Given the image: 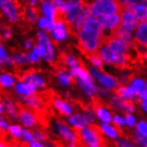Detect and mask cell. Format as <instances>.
I'll return each instance as SVG.
<instances>
[{"instance_id": "cell-1", "label": "cell", "mask_w": 147, "mask_h": 147, "mask_svg": "<svg viewBox=\"0 0 147 147\" xmlns=\"http://www.w3.org/2000/svg\"><path fill=\"white\" fill-rule=\"evenodd\" d=\"M77 39L79 42L77 48L88 59L91 55L99 52L101 47L103 46V34L97 35L84 29L79 32Z\"/></svg>"}, {"instance_id": "cell-2", "label": "cell", "mask_w": 147, "mask_h": 147, "mask_svg": "<svg viewBox=\"0 0 147 147\" xmlns=\"http://www.w3.org/2000/svg\"><path fill=\"white\" fill-rule=\"evenodd\" d=\"M0 9L6 15L10 22H17L18 18L24 20L26 7H22L18 0H0Z\"/></svg>"}, {"instance_id": "cell-3", "label": "cell", "mask_w": 147, "mask_h": 147, "mask_svg": "<svg viewBox=\"0 0 147 147\" xmlns=\"http://www.w3.org/2000/svg\"><path fill=\"white\" fill-rule=\"evenodd\" d=\"M93 17H101L109 13H119L122 12L121 6L117 0H94L91 4Z\"/></svg>"}, {"instance_id": "cell-4", "label": "cell", "mask_w": 147, "mask_h": 147, "mask_svg": "<svg viewBox=\"0 0 147 147\" xmlns=\"http://www.w3.org/2000/svg\"><path fill=\"white\" fill-rule=\"evenodd\" d=\"M80 139L83 141L85 146L97 147V146H108L111 142L105 137V135H99L89 127H82L80 130Z\"/></svg>"}, {"instance_id": "cell-5", "label": "cell", "mask_w": 147, "mask_h": 147, "mask_svg": "<svg viewBox=\"0 0 147 147\" xmlns=\"http://www.w3.org/2000/svg\"><path fill=\"white\" fill-rule=\"evenodd\" d=\"M16 106L19 109L20 119L24 127H32L38 123L35 108L30 107L28 105H23V103H21V102H16Z\"/></svg>"}, {"instance_id": "cell-6", "label": "cell", "mask_w": 147, "mask_h": 147, "mask_svg": "<svg viewBox=\"0 0 147 147\" xmlns=\"http://www.w3.org/2000/svg\"><path fill=\"white\" fill-rule=\"evenodd\" d=\"M103 45L116 53H126L129 49L128 43L118 38L103 35Z\"/></svg>"}, {"instance_id": "cell-7", "label": "cell", "mask_w": 147, "mask_h": 147, "mask_svg": "<svg viewBox=\"0 0 147 147\" xmlns=\"http://www.w3.org/2000/svg\"><path fill=\"white\" fill-rule=\"evenodd\" d=\"M82 29L88 30L89 32L97 34V35H102L105 29V26L101 21L96 18V17H92V18L86 20L85 22Z\"/></svg>"}, {"instance_id": "cell-8", "label": "cell", "mask_w": 147, "mask_h": 147, "mask_svg": "<svg viewBox=\"0 0 147 147\" xmlns=\"http://www.w3.org/2000/svg\"><path fill=\"white\" fill-rule=\"evenodd\" d=\"M120 16H121L122 25L131 31L139 25V20L136 18L132 11H122L120 13Z\"/></svg>"}, {"instance_id": "cell-9", "label": "cell", "mask_w": 147, "mask_h": 147, "mask_svg": "<svg viewBox=\"0 0 147 147\" xmlns=\"http://www.w3.org/2000/svg\"><path fill=\"white\" fill-rule=\"evenodd\" d=\"M101 22L105 24V27L113 30L122 23L121 16L119 13H109L101 16Z\"/></svg>"}, {"instance_id": "cell-10", "label": "cell", "mask_w": 147, "mask_h": 147, "mask_svg": "<svg viewBox=\"0 0 147 147\" xmlns=\"http://www.w3.org/2000/svg\"><path fill=\"white\" fill-rule=\"evenodd\" d=\"M111 36L128 42V41L131 40L132 35H131V30L127 29L125 26H123L121 23L116 29L111 30Z\"/></svg>"}, {"instance_id": "cell-11", "label": "cell", "mask_w": 147, "mask_h": 147, "mask_svg": "<svg viewBox=\"0 0 147 147\" xmlns=\"http://www.w3.org/2000/svg\"><path fill=\"white\" fill-rule=\"evenodd\" d=\"M135 39L147 48V23L141 22L138 25Z\"/></svg>"}, {"instance_id": "cell-12", "label": "cell", "mask_w": 147, "mask_h": 147, "mask_svg": "<svg viewBox=\"0 0 147 147\" xmlns=\"http://www.w3.org/2000/svg\"><path fill=\"white\" fill-rule=\"evenodd\" d=\"M15 91L20 94H31L36 93V86L27 82H21L15 86Z\"/></svg>"}, {"instance_id": "cell-13", "label": "cell", "mask_w": 147, "mask_h": 147, "mask_svg": "<svg viewBox=\"0 0 147 147\" xmlns=\"http://www.w3.org/2000/svg\"><path fill=\"white\" fill-rule=\"evenodd\" d=\"M97 78L99 79L100 82L105 86V88H109V89H114L117 86V81L114 78H112L107 74H105V72H100L97 76Z\"/></svg>"}, {"instance_id": "cell-14", "label": "cell", "mask_w": 147, "mask_h": 147, "mask_svg": "<svg viewBox=\"0 0 147 147\" xmlns=\"http://www.w3.org/2000/svg\"><path fill=\"white\" fill-rule=\"evenodd\" d=\"M3 105L5 108V111H6V113H7L8 117L11 118L13 120L18 119V112L16 111L14 105L13 103V102L10 98L5 97V99L3 101Z\"/></svg>"}, {"instance_id": "cell-15", "label": "cell", "mask_w": 147, "mask_h": 147, "mask_svg": "<svg viewBox=\"0 0 147 147\" xmlns=\"http://www.w3.org/2000/svg\"><path fill=\"white\" fill-rule=\"evenodd\" d=\"M39 14H40V10L38 7L30 6L29 9L26 11L23 21H26L30 23H35L38 21V19L39 18Z\"/></svg>"}, {"instance_id": "cell-16", "label": "cell", "mask_w": 147, "mask_h": 147, "mask_svg": "<svg viewBox=\"0 0 147 147\" xmlns=\"http://www.w3.org/2000/svg\"><path fill=\"white\" fill-rule=\"evenodd\" d=\"M54 105L56 108V110L60 112V114L63 115H70L71 113V107L67 105L66 101H62L60 100L59 97L55 98L54 101Z\"/></svg>"}, {"instance_id": "cell-17", "label": "cell", "mask_w": 147, "mask_h": 147, "mask_svg": "<svg viewBox=\"0 0 147 147\" xmlns=\"http://www.w3.org/2000/svg\"><path fill=\"white\" fill-rule=\"evenodd\" d=\"M133 13L136 16V18L141 22L147 21V6L144 5H138L133 8Z\"/></svg>"}, {"instance_id": "cell-18", "label": "cell", "mask_w": 147, "mask_h": 147, "mask_svg": "<svg viewBox=\"0 0 147 147\" xmlns=\"http://www.w3.org/2000/svg\"><path fill=\"white\" fill-rule=\"evenodd\" d=\"M69 121H70L71 124H73L75 127H83L84 126L88 124V120L86 119L85 114L81 115V114H76L73 116H71L69 118Z\"/></svg>"}, {"instance_id": "cell-19", "label": "cell", "mask_w": 147, "mask_h": 147, "mask_svg": "<svg viewBox=\"0 0 147 147\" xmlns=\"http://www.w3.org/2000/svg\"><path fill=\"white\" fill-rule=\"evenodd\" d=\"M78 82H79V84L80 85V86L83 88V90L86 94H88V96H90L92 97L93 96H94V94H96V86H94L93 82L83 80L80 79V78L79 80H78Z\"/></svg>"}, {"instance_id": "cell-20", "label": "cell", "mask_w": 147, "mask_h": 147, "mask_svg": "<svg viewBox=\"0 0 147 147\" xmlns=\"http://www.w3.org/2000/svg\"><path fill=\"white\" fill-rule=\"evenodd\" d=\"M54 37L56 40H63L66 38V32L63 23L62 22H55Z\"/></svg>"}, {"instance_id": "cell-21", "label": "cell", "mask_w": 147, "mask_h": 147, "mask_svg": "<svg viewBox=\"0 0 147 147\" xmlns=\"http://www.w3.org/2000/svg\"><path fill=\"white\" fill-rule=\"evenodd\" d=\"M13 63H14V66L15 65H21V64H28L31 62L30 55L27 54H24V53H22L19 55L13 56Z\"/></svg>"}, {"instance_id": "cell-22", "label": "cell", "mask_w": 147, "mask_h": 147, "mask_svg": "<svg viewBox=\"0 0 147 147\" xmlns=\"http://www.w3.org/2000/svg\"><path fill=\"white\" fill-rule=\"evenodd\" d=\"M43 12L47 16V18H49L50 20L54 21L55 19V10L52 5H50L48 2H46V3H43Z\"/></svg>"}, {"instance_id": "cell-23", "label": "cell", "mask_w": 147, "mask_h": 147, "mask_svg": "<svg viewBox=\"0 0 147 147\" xmlns=\"http://www.w3.org/2000/svg\"><path fill=\"white\" fill-rule=\"evenodd\" d=\"M132 88L135 90V92L136 94H140L141 92H143L144 90L147 89V85L144 81H143L142 80H136L133 82Z\"/></svg>"}, {"instance_id": "cell-24", "label": "cell", "mask_w": 147, "mask_h": 147, "mask_svg": "<svg viewBox=\"0 0 147 147\" xmlns=\"http://www.w3.org/2000/svg\"><path fill=\"white\" fill-rule=\"evenodd\" d=\"M8 132H9V135L12 137L19 138L22 136V127L20 126L14 125V126H10L9 127H8Z\"/></svg>"}, {"instance_id": "cell-25", "label": "cell", "mask_w": 147, "mask_h": 147, "mask_svg": "<svg viewBox=\"0 0 147 147\" xmlns=\"http://www.w3.org/2000/svg\"><path fill=\"white\" fill-rule=\"evenodd\" d=\"M102 129L103 133H105V135H107V136H109L110 137L115 138V137L118 136V133L115 130L114 127H110L108 125H102Z\"/></svg>"}, {"instance_id": "cell-26", "label": "cell", "mask_w": 147, "mask_h": 147, "mask_svg": "<svg viewBox=\"0 0 147 147\" xmlns=\"http://www.w3.org/2000/svg\"><path fill=\"white\" fill-rule=\"evenodd\" d=\"M38 39L39 44L44 45L45 47L50 43V40H49V38L47 36V34L45 31H42V30L38 32Z\"/></svg>"}, {"instance_id": "cell-27", "label": "cell", "mask_w": 147, "mask_h": 147, "mask_svg": "<svg viewBox=\"0 0 147 147\" xmlns=\"http://www.w3.org/2000/svg\"><path fill=\"white\" fill-rule=\"evenodd\" d=\"M33 52L37 55H38L39 57L45 56L47 55V47L42 44H37V45L34 46V51Z\"/></svg>"}, {"instance_id": "cell-28", "label": "cell", "mask_w": 147, "mask_h": 147, "mask_svg": "<svg viewBox=\"0 0 147 147\" xmlns=\"http://www.w3.org/2000/svg\"><path fill=\"white\" fill-rule=\"evenodd\" d=\"M58 78H59V81L63 86H67L69 83H70V76H68L65 74V72L63 71H60L57 73Z\"/></svg>"}, {"instance_id": "cell-29", "label": "cell", "mask_w": 147, "mask_h": 147, "mask_svg": "<svg viewBox=\"0 0 147 147\" xmlns=\"http://www.w3.org/2000/svg\"><path fill=\"white\" fill-rule=\"evenodd\" d=\"M136 128H137V131L142 136L147 137V124L145 122H144V121L139 122L136 126Z\"/></svg>"}, {"instance_id": "cell-30", "label": "cell", "mask_w": 147, "mask_h": 147, "mask_svg": "<svg viewBox=\"0 0 147 147\" xmlns=\"http://www.w3.org/2000/svg\"><path fill=\"white\" fill-rule=\"evenodd\" d=\"M22 134H23V138L24 139L27 141V142H29V143H32V142H34V141H37L36 140V138L34 137V136H33V134L31 133V132H30L29 130H26V129H24V130L22 131Z\"/></svg>"}, {"instance_id": "cell-31", "label": "cell", "mask_w": 147, "mask_h": 147, "mask_svg": "<svg viewBox=\"0 0 147 147\" xmlns=\"http://www.w3.org/2000/svg\"><path fill=\"white\" fill-rule=\"evenodd\" d=\"M126 117V123L129 126V127H133L135 125V119L132 115L129 114V112H127L125 114Z\"/></svg>"}, {"instance_id": "cell-32", "label": "cell", "mask_w": 147, "mask_h": 147, "mask_svg": "<svg viewBox=\"0 0 147 147\" xmlns=\"http://www.w3.org/2000/svg\"><path fill=\"white\" fill-rule=\"evenodd\" d=\"M32 45H37L36 43H35V40L34 39H29V40H27L25 42V49L26 50H29V49H30L31 48V47H32Z\"/></svg>"}, {"instance_id": "cell-33", "label": "cell", "mask_w": 147, "mask_h": 147, "mask_svg": "<svg viewBox=\"0 0 147 147\" xmlns=\"http://www.w3.org/2000/svg\"><path fill=\"white\" fill-rule=\"evenodd\" d=\"M5 39H8L10 38L11 36H12V30H11V28L10 27H7V26H5Z\"/></svg>"}, {"instance_id": "cell-34", "label": "cell", "mask_w": 147, "mask_h": 147, "mask_svg": "<svg viewBox=\"0 0 147 147\" xmlns=\"http://www.w3.org/2000/svg\"><path fill=\"white\" fill-rule=\"evenodd\" d=\"M8 127H8L5 120L3 118H0V128L4 129V130H5V131H8ZM8 133H9V132H8Z\"/></svg>"}, {"instance_id": "cell-35", "label": "cell", "mask_w": 147, "mask_h": 147, "mask_svg": "<svg viewBox=\"0 0 147 147\" xmlns=\"http://www.w3.org/2000/svg\"><path fill=\"white\" fill-rule=\"evenodd\" d=\"M0 58L5 60V61H6V63H7V59H8L7 55H6V53L5 52V50H4V48H3V47L1 45H0Z\"/></svg>"}, {"instance_id": "cell-36", "label": "cell", "mask_w": 147, "mask_h": 147, "mask_svg": "<svg viewBox=\"0 0 147 147\" xmlns=\"http://www.w3.org/2000/svg\"><path fill=\"white\" fill-rule=\"evenodd\" d=\"M113 122L114 123H117V124H119V125H125V121H124V119H122L120 117L115 115L113 117Z\"/></svg>"}, {"instance_id": "cell-37", "label": "cell", "mask_w": 147, "mask_h": 147, "mask_svg": "<svg viewBox=\"0 0 147 147\" xmlns=\"http://www.w3.org/2000/svg\"><path fill=\"white\" fill-rule=\"evenodd\" d=\"M30 61H31V63H38V62L39 61V56L37 55L35 53H34V52L30 55Z\"/></svg>"}, {"instance_id": "cell-38", "label": "cell", "mask_w": 147, "mask_h": 147, "mask_svg": "<svg viewBox=\"0 0 147 147\" xmlns=\"http://www.w3.org/2000/svg\"><path fill=\"white\" fill-rule=\"evenodd\" d=\"M115 144H113V145H117V146H133L135 144H129L126 141H122V142H114Z\"/></svg>"}, {"instance_id": "cell-39", "label": "cell", "mask_w": 147, "mask_h": 147, "mask_svg": "<svg viewBox=\"0 0 147 147\" xmlns=\"http://www.w3.org/2000/svg\"><path fill=\"white\" fill-rule=\"evenodd\" d=\"M5 146H10V144L8 141H6L5 138L0 136V147H5Z\"/></svg>"}, {"instance_id": "cell-40", "label": "cell", "mask_w": 147, "mask_h": 147, "mask_svg": "<svg viewBox=\"0 0 147 147\" xmlns=\"http://www.w3.org/2000/svg\"><path fill=\"white\" fill-rule=\"evenodd\" d=\"M3 106L2 103H0V114H3Z\"/></svg>"}, {"instance_id": "cell-41", "label": "cell", "mask_w": 147, "mask_h": 147, "mask_svg": "<svg viewBox=\"0 0 147 147\" xmlns=\"http://www.w3.org/2000/svg\"><path fill=\"white\" fill-rule=\"evenodd\" d=\"M143 106H144V109L147 111V102H143Z\"/></svg>"}, {"instance_id": "cell-42", "label": "cell", "mask_w": 147, "mask_h": 147, "mask_svg": "<svg viewBox=\"0 0 147 147\" xmlns=\"http://www.w3.org/2000/svg\"><path fill=\"white\" fill-rule=\"evenodd\" d=\"M42 3H46V2H49V0H40Z\"/></svg>"}, {"instance_id": "cell-43", "label": "cell", "mask_w": 147, "mask_h": 147, "mask_svg": "<svg viewBox=\"0 0 147 147\" xmlns=\"http://www.w3.org/2000/svg\"><path fill=\"white\" fill-rule=\"evenodd\" d=\"M142 2H143L144 4H145L146 5H147V0H142Z\"/></svg>"}, {"instance_id": "cell-44", "label": "cell", "mask_w": 147, "mask_h": 147, "mask_svg": "<svg viewBox=\"0 0 147 147\" xmlns=\"http://www.w3.org/2000/svg\"><path fill=\"white\" fill-rule=\"evenodd\" d=\"M144 58L147 60V53H145V54H144Z\"/></svg>"}, {"instance_id": "cell-45", "label": "cell", "mask_w": 147, "mask_h": 147, "mask_svg": "<svg viewBox=\"0 0 147 147\" xmlns=\"http://www.w3.org/2000/svg\"><path fill=\"white\" fill-rule=\"evenodd\" d=\"M0 42H1V35H0Z\"/></svg>"}, {"instance_id": "cell-46", "label": "cell", "mask_w": 147, "mask_h": 147, "mask_svg": "<svg viewBox=\"0 0 147 147\" xmlns=\"http://www.w3.org/2000/svg\"><path fill=\"white\" fill-rule=\"evenodd\" d=\"M0 101H1V96H0Z\"/></svg>"}, {"instance_id": "cell-47", "label": "cell", "mask_w": 147, "mask_h": 147, "mask_svg": "<svg viewBox=\"0 0 147 147\" xmlns=\"http://www.w3.org/2000/svg\"><path fill=\"white\" fill-rule=\"evenodd\" d=\"M146 22H147V21H146ZM146 23H147V22H146Z\"/></svg>"}]
</instances>
